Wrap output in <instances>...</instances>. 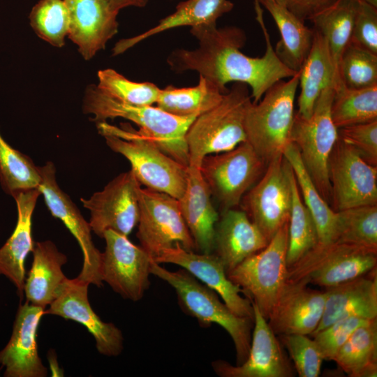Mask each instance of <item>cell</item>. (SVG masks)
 Wrapping results in <instances>:
<instances>
[{"label": "cell", "mask_w": 377, "mask_h": 377, "mask_svg": "<svg viewBox=\"0 0 377 377\" xmlns=\"http://www.w3.org/2000/svg\"><path fill=\"white\" fill-rule=\"evenodd\" d=\"M136 236L153 258L165 249L180 245L195 250L193 239L182 216L179 200L162 192L140 187Z\"/></svg>", "instance_id": "11"}, {"label": "cell", "mask_w": 377, "mask_h": 377, "mask_svg": "<svg viewBox=\"0 0 377 377\" xmlns=\"http://www.w3.org/2000/svg\"><path fill=\"white\" fill-rule=\"evenodd\" d=\"M254 9L266 44L263 57H251L241 51L246 36L237 27H195L190 32L197 38L198 47L172 52L167 59L171 70L176 73L195 71L226 92L228 91L226 87L228 83H244L251 89L253 103L275 83L294 76L297 72L288 68L274 50L258 0L254 1Z\"/></svg>", "instance_id": "1"}, {"label": "cell", "mask_w": 377, "mask_h": 377, "mask_svg": "<svg viewBox=\"0 0 377 377\" xmlns=\"http://www.w3.org/2000/svg\"><path fill=\"white\" fill-rule=\"evenodd\" d=\"M32 253L33 262L24 292L27 302L45 309L67 278L61 270L67 257L50 240L35 243Z\"/></svg>", "instance_id": "27"}, {"label": "cell", "mask_w": 377, "mask_h": 377, "mask_svg": "<svg viewBox=\"0 0 377 377\" xmlns=\"http://www.w3.org/2000/svg\"><path fill=\"white\" fill-rule=\"evenodd\" d=\"M338 137L364 161L377 166V120L338 128Z\"/></svg>", "instance_id": "44"}, {"label": "cell", "mask_w": 377, "mask_h": 377, "mask_svg": "<svg viewBox=\"0 0 377 377\" xmlns=\"http://www.w3.org/2000/svg\"><path fill=\"white\" fill-rule=\"evenodd\" d=\"M357 0H337L309 21L314 29L325 38L335 70L337 88L342 84L339 77V64L342 54L350 44Z\"/></svg>", "instance_id": "31"}, {"label": "cell", "mask_w": 377, "mask_h": 377, "mask_svg": "<svg viewBox=\"0 0 377 377\" xmlns=\"http://www.w3.org/2000/svg\"><path fill=\"white\" fill-rule=\"evenodd\" d=\"M228 92V91H227ZM226 92L202 75L197 85L161 89L156 107L177 117H198L215 107Z\"/></svg>", "instance_id": "32"}, {"label": "cell", "mask_w": 377, "mask_h": 377, "mask_svg": "<svg viewBox=\"0 0 377 377\" xmlns=\"http://www.w3.org/2000/svg\"><path fill=\"white\" fill-rule=\"evenodd\" d=\"M251 102L248 86L234 82L219 104L194 119L186 134L188 165L200 168L206 156L231 150L246 141L244 118Z\"/></svg>", "instance_id": "5"}, {"label": "cell", "mask_w": 377, "mask_h": 377, "mask_svg": "<svg viewBox=\"0 0 377 377\" xmlns=\"http://www.w3.org/2000/svg\"><path fill=\"white\" fill-rule=\"evenodd\" d=\"M82 108L85 114L94 116L92 121L96 123L117 117L132 121L163 151L188 167L186 134L197 117H177L156 106L128 104L106 94L94 84L87 87Z\"/></svg>", "instance_id": "3"}, {"label": "cell", "mask_w": 377, "mask_h": 377, "mask_svg": "<svg viewBox=\"0 0 377 377\" xmlns=\"http://www.w3.org/2000/svg\"><path fill=\"white\" fill-rule=\"evenodd\" d=\"M0 182L3 191L11 196L38 188L40 176L32 160L13 148L0 133Z\"/></svg>", "instance_id": "38"}, {"label": "cell", "mask_w": 377, "mask_h": 377, "mask_svg": "<svg viewBox=\"0 0 377 377\" xmlns=\"http://www.w3.org/2000/svg\"><path fill=\"white\" fill-rule=\"evenodd\" d=\"M288 221L265 248L251 255L227 273L246 297L256 304L267 320L286 282Z\"/></svg>", "instance_id": "8"}, {"label": "cell", "mask_w": 377, "mask_h": 377, "mask_svg": "<svg viewBox=\"0 0 377 377\" xmlns=\"http://www.w3.org/2000/svg\"><path fill=\"white\" fill-rule=\"evenodd\" d=\"M30 25L37 36L50 45H65L70 16L64 0H39L29 14Z\"/></svg>", "instance_id": "39"}, {"label": "cell", "mask_w": 377, "mask_h": 377, "mask_svg": "<svg viewBox=\"0 0 377 377\" xmlns=\"http://www.w3.org/2000/svg\"><path fill=\"white\" fill-rule=\"evenodd\" d=\"M304 281L286 282L267 320L276 335H311L323 316L326 293Z\"/></svg>", "instance_id": "20"}, {"label": "cell", "mask_w": 377, "mask_h": 377, "mask_svg": "<svg viewBox=\"0 0 377 377\" xmlns=\"http://www.w3.org/2000/svg\"><path fill=\"white\" fill-rule=\"evenodd\" d=\"M313 29L311 49L299 72L300 93L297 99V113L309 118L322 91L330 84L337 88L334 65L325 38Z\"/></svg>", "instance_id": "29"}, {"label": "cell", "mask_w": 377, "mask_h": 377, "mask_svg": "<svg viewBox=\"0 0 377 377\" xmlns=\"http://www.w3.org/2000/svg\"><path fill=\"white\" fill-rule=\"evenodd\" d=\"M252 305L254 327L247 358L242 364L235 366L224 360H216L212 362L214 371L221 377L293 376V366L281 343L256 304L252 302Z\"/></svg>", "instance_id": "18"}, {"label": "cell", "mask_w": 377, "mask_h": 377, "mask_svg": "<svg viewBox=\"0 0 377 377\" xmlns=\"http://www.w3.org/2000/svg\"><path fill=\"white\" fill-rule=\"evenodd\" d=\"M70 16L68 38L85 60L105 47L118 31L117 15L108 0H64Z\"/></svg>", "instance_id": "22"}, {"label": "cell", "mask_w": 377, "mask_h": 377, "mask_svg": "<svg viewBox=\"0 0 377 377\" xmlns=\"http://www.w3.org/2000/svg\"><path fill=\"white\" fill-rule=\"evenodd\" d=\"M267 166V163L246 141L231 150L206 156L200 170L211 195L224 210L240 203Z\"/></svg>", "instance_id": "10"}, {"label": "cell", "mask_w": 377, "mask_h": 377, "mask_svg": "<svg viewBox=\"0 0 377 377\" xmlns=\"http://www.w3.org/2000/svg\"><path fill=\"white\" fill-rule=\"evenodd\" d=\"M234 4L229 0H186L176 6L175 11L159 20L147 31L116 43L113 54H121L141 41L159 33L180 27L216 26L218 19L231 11Z\"/></svg>", "instance_id": "28"}, {"label": "cell", "mask_w": 377, "mask_h": 377, "mask_svg": "<svg viewBox=\"0 0 377 377\" xmlns=\"http://www.w3.org/2000/svg\"><path fill=\"white\" fill-rule=\"evenodd\" d=\"M376 263V251L337 242H318L288 267L287 280L327 288L370 273Z\"/></svg>", "instance_id": "9"}, {"label": "cell", "mask_w": 377, "mask_h": 377, "mask_svg": "<svg viewBox=\"0 0 377 377\" xmlns=\"http://www.w3.org/2000/svg\"><path fill=\"white\" fill-rule=\"evenodd\" d=\"M357 1H364L377 8V0H357Z\"/></svg>", "instance_id": "48"}, {"label": "cell", "mask_w": 377, "mask_h": 377, "mask_svg": "<svg viewBox=\"0 0 377 377\" xmlns=\"http://www.w3.org/2000/svg\"><path fill=\"white\" fill-rule=\"evenodd\" d=\"M322 318L311 336L335 321L348 317L377 318V278L367 274L325 288Z\"/></svg>", "instance_id": "26"}, {"label": "cell", "mask_w": 377, "mask_h": 377, "mask_svg": "<svg viewBox=\"0 0 377 377\" xmlns=\"http://www.w3.org/2000/svg\"><path fill=\"white\" fill-rule=\"evenodd\" d=\"M154 261L179 265L214 290L235 314L254 320L251 300L242 296V289L229 279L222 262L214 253H196L177 245L162 251Z\"/></svg>", "instance_id": "19"}, {"label": "cell", "mask_w": 377, "mask_h": 377, "mask_svg": "<svg viewBox=\"0 0 377 377\" xmlns=\"http://www.w3.org/2000/svg\"><path fill=\"white\" fill-rule=\"evenodd\" d=\"M350 377L377 375V320L359 327L339 349L333 360Z\"/></svg>", "instance_id": "34"}, {"label": "cell", "mask_w": 377, "mask_h": 377, "mask_svg": "<svg viewBox=\"0 0 377 377\" xmlns=\"http://www.w3.org/2000/svg\"><path fill=\"white\" fill-rule=\"evenodd\" d=\"M140 187L130 170L115 177L90 198H81L83 207L90 212L91 231L102 238L108 230L128 237L138 222Z\"/></svg>", "instance_id": "14"}, {"label": "cell", "mask_w": 377, "mask_h": 377, "mask_svg": "<svg viewBox=\"0 0 377 377\" xmlns=\"http://www.w3.org/2000/svg\"><path fill=\"white\" fill-rule=\"evenodd\" d=\"M45 309L27 302L20 305L11 337L0 351L6 377H45L47 369L38 355L37 332Z\"/></svg>", "instance_id": "21"}, {"label": "cell", "mask_w": 377, "mask_h": 377, "mask_svg": "<svg viewBox=\"0 0 377 377\" xmlns=\"http://www.w3.org/2000/svg\"><path fill=\"white\" fill-rule=\"evenodd\" d=\"M89 286L77 277L66 278L45 313L84 325L94 337L99 353L108 357L117 356L124 347L121 331L113 323L103 322L94 312L88 299Z\"/></svg>", "instance_id": "17"}, {"label": "cell", "mask_w": 377, "mask_h": 377, "mask_svg": "<svg viewBox=\"0 0 377 377\" xmlns=\"http://www.w3.org/2000/svg\"><path fill=\"white\" fill-rule=\"evenodd\" d=\"M331 117L337 128L377 120V85L334 91Z\"/></svg>", "instance_id": "35"}, {"label": "cell", "mask_w": 377, "mask_h": 377, "mask_svg": "<svg viewBox=\"0 0 377 377\" xmlns=\"http://www.w3.org/2000/svg\"><path fill=\"white\" fill-rule=\"evenodd\" d=\"M111 8L119 13L120 10L127 7L143 8L146 6L148 0H108Z\"/></svg>", "instance_id": "47"}, {"label": "cell", "mask_w": 377, "mask_h": 377, "mask_svg": "<svg viewBox=\"0 0 377 377\" xmlns=\"http://www.w3.org/2000/svg\"><path fill=\"white\" fill-rule=\"evenodd\" d=\"M40 176L38 189L51 214L59 219L77 241L83 255V265L77 278L101 287L102 253L95 246L89 222L84 219L71 198L60 188L56 179L54 163L47 161L38 166Z\"/></svg>", "instance_id": "15"}, {"label": "cell", "mask_w": 377, "mask_h": 377, "mask_svg": "<svg viewBox=\"0 0 377 377\" xmlns=\"http://www.w3.org/2000/svg\"><path fill=\"white\" fill-rule=\"evenodd\" d=\"M350 43L377 54V8L357 1Z\"/></svg>", "instance_id": "45"}, {"label": "cell", "mask_w": 377, "mask_h": 377, "mask_svg": "<svg viewBox=\"0 0 377 377\" xmlns=\"http://www.w3.org/2000/svg\"><path fill=\"white\" fill-rule=\"evenodd\" d=\"M271 15L280 32L275 52L290 69L298 72L311 49L313 29L274 0H258Z\"/></svg>", "instance_id": "30"}, {"label": "cell", "mask_w": 377, "mask_h": 377, "mask_svg": "<svg viewBox=\"0 0 377 377\" xmlns=\"http://www.w3.org/2000/svg\"><path fill=\"white\" fill-rule=\"evenodd\" d=\"M179 202L195 250L199 253H212L215 227L219 216L212 202L210 191L200 168L188 166L186 189Z\"/></svg>", "instance_id": "25"}, {"label": "cell", "mask_w": 377, "mask_h": 377, "mask_svg": "<svg viewBox=\"0 0 377 377\" xmlns=\"http://www.w3.org/2000/svg\"><path fill=\"white\" fill-rule=\"evenodd\" d=\"M103 238L105 241L102 253L103 281L124 299L139 301L150 286L149 269L153 258L127 236L108 230Z\"/></svg>", "instance_id": "16"}, {"label": "cell", "mask_w": 377, "mask_h": 377, "mask_svg": "<svg viewBox=\"0 0 377 377\" xmlns=\"http://www.w3.org/2000/svg\"><path fill=\"white\" fill-rule=\"evenodd\" d=\"M293 170L283 156L267 164L261 177L243 197V210L269 241L288 221Z\"/></svg>", "instance_id": "12"}, {"label": "cell", "mask_w": 377, "mask_h": 377, "mask_svg": "<svg viewBox=\"0 0 377 377\" xmlns=\"http://www.w3.org/2000/svg\"><path fill=\"white\" fill-rule=\"evenodd\" d=\"M149 270L150 274L174 288L182 310L195 318L200 326L207 327L216 323L229 334L236 350L237 365L246 360L251 348L254 320L235 314L220 301L214 290L183 268L170 271L152 260Z\"/></svg>", "instance_id": "4"}, {"label": "cell", "mask_w": 377, "mask_h": 377, "mask_svg": "<svg viewBox=\"0 0 377 377\" xmlns=\"http://www.w3.org/2000/svg\"><path fill=\"white\" fill-rule=\"evenodd\" d=\"M339 77L342 84L350 89L377 85V54L350 43L341 58Z\"/></svg>", "instance_id": "41"}, {"label": "cell", "mask_w": 377, "mask_h": 377, "mask_svg": "<svg viewBox=\"0 0 377 377\" xmlns=\"http://www.w3.org/2000/svg\"><path fill=\"white\" fill-rule=\"evenodd\" d=\"M334 242L377 251V205L336 212Z\"/></svg>", "instance_id": "36"}, {"label": "cell", "mask_w": 377, "mask_h": 377, "mask_svg": "<svg viewBox=\"0 0 377 377\" xmlns=\"http://www.w3.org/2000/svg\"><path fill=\"white\" fill-rule=\"evenodd\" d=\"M38 188L20 192L13 196L17 209L15 228L0 248V275L6 276L17 288L22 298L25 282V260L34 247L32 216L39 195Z\"/></svg>", "instance_id": "24"}, {"label": "cell", "mask_w": 377, "mask_h": 377, "mask_svg": "<svg viewBox=\"0 0 377 377\" xmlns=\"http://www.w3.org/2000/svg\"><path fill=\"white\" fill-rule=\"evenodd\" d=\"M300 72L288 81L269 88L256 103L247 107L244 118L246 141L268 164L282 156L290 142Z\"/></svg>", "instance_id": "6"}, {"label": "cell", "mask_w": 377, "mask_h": 377, "mask_svg": "<svg viewBox=\"0 0 377 377\" xmlns=\"http://www.w3.org/2000/svg\"><path fill=\"white\" fill-rule=\"evenodd\" d=\"M328 177L334 212L377 205V166L364 161L339 137L329 158Z\"/></svg>", "instance_id": "13"}, {"label": "cell", "mask_w": 377, "mask_h": 377, "mask_svg": "<svg viewBox=\"0 0 377 377\" xmlns=\"http://www.w3.org/2000/svg\"><path fill=\"white\" fill-rule=\"evenodd\" d=\"M267 239L243 209H224L215 227L214 253L226 273L266 246Z\"/></svg>", "instance_id": "23"}, {"label": "cell", "mask_w": 377, "mask_h": 377, "mask_svg": "<svg viewBox=\"0 0 377 377\" xmlns=\"http://www.w3.org/2000/svg\"><path fill=\"white\" fill-rule=\"evenodd\" d=\"M292 205L288 219L287 266L294 265L318 243L315 221L304 205L293 172L291 179Z\"/></svg>", "instance_id": "37"}, {"label": "cell", "mask_w": 377, "mask_h": 377, "mask_svg": "<svg viewBox=\"0 0 377 377\" xmlns=\"http://www.w3.org/2000/svg\"><path fill=\"white\" fill-rule=\"evenodd\" d=\"M96 126L109 148L129 161L131 170L141 186L178 200L183 195L187 166L165 154L140 129L128 123L117 126L103 121Z\"/></svg>", "instance_id": "2"}, {"label": "cell", "mask_w": 377, "mask_h": 377, "mask_svg": "<svg viewBox=\"0 0 377 377\" xmlns=\"http://www.w3.org/2000/svg\"><path fill=\"white\" fill-rule=\"evenodd\" d=\"M304 22L327 8L337 0H274Z\"/></svg>", "instance_id": "46"}, {"label": "cell", "mask_w": 377, "mask_h": 377, "mask_svg": "<svg viewBox=\"0 0 377 377\" xmlns=\"http://www.w3.org/2000/svg\"><path fill=\"white\" fill-rule=\"evenodd\" d=\"M98 88L124 103L148 106L156 104L161 89L149 82H137L130 80L116 71L107 68L97 74Z\"/></svg>", "instance_id": "40"}, {"label": "cell", "mask_w": 377, "mask_h": 377, "mask_svg": "<svg viewBox=\"0 0 377 377\" xmlns=\"http://www.w3.org/2000/svg\"><path fill=\"white\" fill-rule=\"evenodd\" d=\"M279 339L294 364L300 377H317L324 360L313 339L304 334L279 335Z\"/></svg>", "instance_id": "42"}, {"label": "cell", "mask_w": 377, "mask_h": 377, "mask_svg": "<svg viewBox=\"0 0 377 377\" xmlns=\"http://www.w3.org/2000/svg\"><path fill=\"white\" fill-rule=\"evenodd\" d=\"M334 86L325 88L309 118L295 113L290 142L297 148L303 165L324 200L331 205L328 162L338 139V128L331 117Z\"/></svg>", "instance_id": "7"}, {"label": "cell", "mask_w": 377, "mask_h": 377, "mask_svg": "<svg viewBox=\"0 0 377 377\" xmlns=\"http://www.w3.org/2000/svg\"><path fill=\"white\" fill-rule=\"evenodd\" d=\"M283 156L293 170L302 200L316 226L319 243L334 242L337 213L324 200L305 169L297 147L291 142Z\"/></svg>", "instance_id": "33"}, {"label": "cell", "mask_w": 377, "mask_h": 377, "mask_svg": "<svg viewBox=\"0 0 377 377\" xmlns=\"http://www.w3.org/2000/svg\"><path fill=\"white\" fill-rule=\"evenodd\" d=\"M373 320V319H371ZM371 320L360 317H348L332 323L325 329L313 334L324 360H332L339 349L360 326Z\"/></svg>", "instance_id": "43"}]
</instances>
